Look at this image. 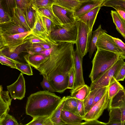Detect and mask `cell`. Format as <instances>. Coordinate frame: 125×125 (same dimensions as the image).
Wrapping results in <instances>:
<instances>
[{"mask_svg":"<svg viewBox=\"0 0 125 125\" xmlns=\"http://www.w3.org/2000/svg\"><path fill=\"white\" fill-rule=\"evenodd\" d=\"M72 42L57 43L52 48L48 59L37 70L49 81L55 92L67 89L69 73L74 67V45Z\"/></svg>","mask_w":125,"mask_h":125,"instance_id":"cell-1","label":"cell"},{"mask_svg":"<svg viewBox=\"0 0 125 125\" xmlns=\"http://www.w3.org/2000/svg\"><path fill=\"white\" fill-rule=\"evenodd\" d=\"M61 99L53 93L45 90L32 94L28 98L26 113L33 118L50 117L60 102Z\"/></svg>","mask_w":125,"mask_h":125,"instance_id":"cell-2","label":"cell"},{"mask_svg":"<svg viewBox=\"0 0 125 125\" xmlns=\"http://www.w3.org/2000/svg\"><path fill=\"white\" fill-rule=\"evenodd\" d=\"M120 56L114 52L97 48L92 61V67L89 76L92 83L112 66Z\"/></svg>","mask_w":125,"mask_h":125,"instance_id":"cell-3","label":"cell"},{"mask_svg":"<svg viewBox=\"0 0 125 125\" xmlns=\"http://www.w3.org/2000/svg\"><path fill=\"white\" fill-rule=\"evenodd\" d=\"M77 33L76 20L70 23L61 25H55L48 36L51 41L56 43L69 42L75 44Z\"/></svg>","mask_w":125,"mask_h":125,"instance_id":"cell-4","label":"cell"},{"mask_svg":"<svg viewBox=\"0 0 125 125\" xmlns=\"http://www.w3.org/2000/svg\"><path fill=\"white\" fill-rule=\"evenodd\" d=\"M77 39L75 43L76 48L83 58L88 52L92 35V31L82 21L77 19Z\"/></svg>","mask_w":125,"mask_h":125,"instance_id":"cell-5","label":"cell"},{"mask_svg":"<svg viewBox=\"0 0 125 125\" xmlns=\"http://www.w3.org/2000/svg\"><path fill=\"white\" fill-rule=\"evenodd\" d=\"M125 58L120 56L117 61L95 81L91 83L90 87V91L100 88L109 85L112 78L114 77L119 69L125 62Z\"/></svg>","mask_w":125,"mask_h":125,"instance_id":"cell-6","label":"cell"},{"mask_svg":"<svg viewBox=\"0 0 125 125\" xmlns=\"http://www.w3.org/2000/svg\"><path fill=\"white\" fill-rule=\"evenodd\" d=\"M108 87L101 99L94 104L85 114L83 117V120L87 121L98 119L104 110L108 107L109 102L108 96Z\"/></svg>","mask_w":125,"mask_h":125,"instance_id":"cell-7","label":"cell"},{"mask_svg":"<svg viewBox=\"0 0 125 125\" xmlns=\"http://www.w3.org/2000/svg\"><path fill=\"white\" fill-rule=\"evenodd\" d=\"M96 46L97 48L114 52L125 58V55L116 45L113 39V37L106 32L103 33L99 35Z\"/></svg>","mask_w":125,"mask_h":125,"instance_id":"cell-8","label":"cell"},{"mask_svg":"<svg viewBox=\"0 0 125 125\" xmlns=\"http://www.w3.org/2000/svg\"><path fill=\"white\" fill-rule=\"evenodd\" d=\"M12 98L21 100L24 97L26 92L25 82L23 74L21 73L16 81L7 86Z\"/></svg>","mask_w":125,"mask_h":125,"instance_id":"cell-9","label":"cell"},{"mask_svg":"<svg viewBox=\"0 0 125 125\" xmlns=\"http://www.w3.org/2000/svg\"><path fill=\"white\" fill-rule=\"evenodd\" d=\"M83 57L76 48L74 52V68L75 79L73 89L85 84L83 76L82 67Z\"/></svg>","mask_w":125,"mask_h":125,"instance_id":"cell-10","label":"cell"},{"mask_svg":"<svg viewBox=\"0 0 125 125\" xmlns=\"http://www.w3.org/2000/svg\"><path fill=\"white\" fill-rule=\"evenodd\" d=\"M30 32L27 31L13 35L1 33L0 35L6 46L15 50L23 44L24 39L29 34Z\"/></svg>","mask_w":125,"mask_h":125,"instance_id":"cell-11","label":"cell"},{"mask_svg":"<svg viewBox=\"0 0 125 125\" xmlns=\"http://www.w3.org/2000/svg\"><path fill=\"white\" fill-rule=\"evenodd\" d=\"M53 12L62 24L73 22L76 20L73 11L53 4L52 6Z\"/></svg>","mask_w":125,"mask_h":125,"instance_id":"cell-12","label":"cell"},{"mask_svg":"<svg viewBox=\"0 0 125 125\" xmlns=\"http://www.w3.org/2000/svg\"><path fill=\"white\" fill-rule=\"evenodd\" d=\"M105 1L104 0H91L81 2L73 10L75 19L94 8L99 6H102Z\"/></svg>","mask_w":125,"mask_h":125,"instance_id":"cell-13","label":"cell"},{"mask_svg":"<svg viewBox=\"0 0 125 125\" xmlns=\"http://www.w3.org/2000/svg\"><path fill=\"white\" fill-rule=\"evenodd\" d=\"M108 107H117L121 110L122 117L125 118V89L120 91L112 99L109 100Z\"/></svg>","mask_w":125,"mask_h":125,"instance_id":"cell-14","label":"cell"},{"mask_svg":"<svg viewBox=\"0 0 125 125\" xmlns=\"http://www.w3.org/2000/svg\"><path fill=\"white\" fill-rule=\"evenodd\" d=\"M102 7V5L97 7L76 18V20H79L84 22L86 24L90 30L92 31L98 13Z\"/></svg>","mask_w":125,"mask_h":125,"instance_id":"cell-15","label":"cell"},{"mask_svg":"<svg viewBox=\"0 0 125 125\" xmlns=\"http://www.w3.org/2000/svg\"><path fill=\"white\" fill-rule=\"evenodd\" d=\"M0 29L1 33L8 35H13L28 31L21 27L11 20L0 24Z\"/></svg>","mask_w":125,"mask_h":125,"instance_id":"cell-16","label":"cell"},{"mask_svg":"<svg viewBox=\"0 0 125 125\" xmlns=\"http://www.w3.org/2000/svg\"><path fill=\"white\" fill-rule=\"evenodd\" d=\"M11 101L8 91H0V121L9 112Z\"/></svg>","mask_w":125,"mask_h":125,"instance_id":"cell-17","label":"cell"},{"mask_svg":"<svg viewBox=\"0 0 125 125\" xmlns=\"http://www.w3.org/2000/svg\"><path fill=\"white\" fill-rule=\"evenodd\" d=\"M24 57L28 63L37 69L48 59L49 56H47L40 53L32 54L28 53L24 56Z\"/></svg>","mask_w":125,"mask_h":125,"instance_id":"cell-18","label":"cell"},{"mask_svg":"<svg viewBox=\"0 0 125 125\" xmlns=\"http://www.w3.org/2000/svg\"><path fill=\"white\" fill-rule=\"evenodd\" d=\"M60 116L66 125H81L83 120V117L63 109Z\"/></svg>","mask_w":125,"mask_h":125,"instance_id":"cell-19","label":"cell"},{"mask_svg":"<svg viewBox=\"0 0 125 125\" xmlns=\"http://www.w3.org/2000/svg\"><path fill=\"white\" fill-rule=\"evenodd\" d=\"M37 10L32 5V3L26 6L23 10L25 20L31 30L35 22Z\"/></svg>","mask_w":125,"mask_h":125,"instance_id":"cell-20","label":"cell"},{"mask_svg":"<svg viewBox=\"0 0 125 125\" xmlns=\"http://www.w3.org/2000/svg\"><path fill=\"white\" fill-rule=\"evenodd\" d=\"M23 42L38 43H47L52 45H56L57 43L51 41L48 35L30 33L25 38Z\"/></svg>","mask_w":125,"mask_h":125,"instance_id":"cell-21","label":"cell"},{"mask_svg":"<svg viewBox=\"0 0 125 125\" xmlns=\"http://www.w3.org/2000/svg\"><path fill=\"white\" fill-rule=\"evenodd\" d=\"M11 20L29 31H31L25 20L23 11L19 7L16 6L14 9L13 15L11 18Z\"/></svg>","mask_w":125,"mask_h":125,"instance_id":"cell-22","label":"cell"},{"mask_svg":"<svg viewBox=\"0 0 125 125\" xmlns=\"http://www.w3.org/2000/svg\"><path fill=\"white\" fill-rule=\"evenodd\" d=\"M90 87L85 84L78 86L70 91L71 96L83 101L90 92Z\"/></svg>","mask_w":125,"mask_h":125,"instance_id":"cell-23","label":"cell"},{"mask_svg":"<svg viewBox=\"0 0 125 125\" xmlns=\"http://www.w3.org/2000/svg\"><path fill=\"white\" fill-rule=\"evenodd\" d=\"M104 32L107 33V31L102 29L101 25L99 26L96 30L92 31L93 34H92L88 51L89 56L90 58H91L93 53L97 49L96 44L99 36L101 33Z\"/></svg>","mask_w":125,"mask_h":125,"instance_id":"cell-24","label":"cell"},{"mask_svg":"<svg viewBox=\"0 0 125 125\" xmlns=\"http://www.w3.org/2000/svg\"><path fill=\"white\" fill-rule=\"evenodd\" d=\"M109 118L107 125H122V113L119 108H111L109 109Z\"/></svg>","mask_w":125,"mask_h":125,"instance_id":"cell-25","label":"cell"},{"mask_svg":"<svg viewBox=\"0 0 125 125\" xmlns=\"http://www.w3.org/2000/svg\"><path fill=\"white\" fill-rule=\"evenodd\" d=\"M65 96L63 97L61 101L56 109L50 117V118L54 125H66L61 118V115L64 103Z\"/></svg>","mask_w":125,"mask_h":125,"instance_id":"cell-26","label":"cell"},{"mask_svg":"<svg viewBox=\"0 0 125 125\" xmlns=\"http://www.w3.org/2000/svg\"><path fill=\"white\" fill-rule=\"evenodd\" d=\"M111 14L116 30L124 38H125V21L116 11L111 10Z\"/></svg>","mask_w":125,"mask_h":125,"instance_id":"cell-27","label":"cell"},{"mask_svg":"<svg viewBox=\"0 0 125 125\" xmlns=\"http://www.w3.org/2000/svg\"><path fill=\"white\" fill-rule=\"evenodd\" d=\"M0 52L9 58L16 60L19 58V55L20 53L21 52H25L24 44L23 43L15 50L10 49L6 46Z\"/></svg>","mask_w":125,"mask_h":125,"instance_id":"cell-28","label":"cell"},{"mask_svg":"<svg viewBox=\"0 0 125 125\" xmlns=\"http://www.w3.org/2000/svg\"><path fill=\"white\" fill-rule=\"evenodd\" d=\"M124 89V86L113 77L108 87V96L109 100L112 99L120 91Z\"/></svg>","mask_w":125,"mask_h":125,"instance_id":"cell-29","label":"cell"},{"mask_svg":"<svg viewBox=\"0 0 125 125\" xmlns=\"http://www.w3.org/2000/svg\"><path fill=\"white\" fill-rule=\"evenodd\" d=\"M37 10V16L35 22L30 33L48 35L44 26L42 16Z\"/></svg>","mask_w":125,"mask_h":125,"instance_id":"cell-30","label":"cell"},{"mask_svg":"<svg viewBox=\"0 0 125 125\" xmlns=\"http://www.w3.org/2000/svg\"><path fill=\"white\" fill-rule=\"evenodd\" d=\"M37 10L42 16H45L49 19L55 25L62 24L54 14L52 6L39 8Z\"/></svg>","mask_w":125,"mask_h":125,"instance_id":"cell-31","label":"cell"},{"mask_svg":"<svg viewBox=\"0 0 125 125\" xmlns=\"http://www.w3.org/2000/svg\"><path fill=\"white\" fill-rule=\"evenodd\" d=\"M77 105V100L76 98L71 96H67L65 97L62 109L79 115Z\"/></svg>","mask_w":125,"mask_h":125,"instance_id":"cell-32","label":"cell"},{"mask_svg":"<svg viewBox=\"0 0 125 125\" xmlns=\"http://www.w3.org/2000/svg\"><path fill=\"white\" fill-rule=\"evenodd\" d=\"M81 3L77 0H56L54 4L73 11Z\"/></svg>","mask_w":125,"mask_h":125,"instance_id":"cell-33","label":"cell"},{"mask_svg":"<svg viewBox=\"0 0 125 125\" xmlns=\"http://www.w3.org/2000/svg\"><path fill=\"white\" fill-rule=\"evenodd\" d=\"M101 88L95 89L90 91L87 96L83 101L84 106L85 114L91 107L95 96Z\"/></svg>","mask_w":125,"mask_h":125,"instance_id":"cell-34","label":"cell"},{"mask_svg":"<svg viewBox=\"0 0 125 125\" xmlns=\"http://www.w3.org/2000/svg\"><path fill=\"white\" fill-rule=\"evenodd\" d=\"M23 43L24 44V48L26 52L30 54H37L45 50L39 43L25 42H23Z\"/></svg>","mask_w":125,"mask_h":125,"instance_id":"cell-35","label":"cell"},{"mask_svg":"<svg viewBox=\"0 0 125 125\" xmlns=\"http://www.w3.org/2000/svg\"><path fill=\"white\" fill-rule=\"evenodd\" d=\"M1 3L4 10L11 18L16 6V0H2Z\"/></svg>","mask_w":125,"mask_h":125,"instance_id":"cell-36","label":"cell"},{"mask_svg":"<svg viewBox=\"0 0 125 125\" xmlns=\"http://www.w3.org/2000/svg\"><path fill=\"white\" fill-rule=\"evenodd\" d=\"M27 125H54L50 117L38 116L33 118L32 120L26 124Z\"/></svg>","mask_w":125,"mask_h":125,"instance_id":"cell-37","label":"cell"},{"mask_svg":"<svg viewBox=\"0 0 125 125\" xmlns=\"http://www.w3.org/2000/svg\"><path fill=\"white\" fill-rule=\"evenodd\" d=\"M56 0H32V4L37 10L40 8L52 6Z\"/></svg>","mask_w":125,"mask_h":125,"instance_id":"cell-38","label":"cell"},{"mask_svg":"<svg viewBox=\"0 0 125 125\" xmlns=\"http://www.w3.org/2000/svg\"><path fill=\"white\" fill-rule=\"evenodd\" d=\"M18 61L7 57L0 52V63L10 67L16 69V63Z\"/></svg>","mask_w":125,"mask_h":125,"instance_id":"cell-39","label":"cell"},{"mask_svg":"<svg viewBox=\"0 0 125 125\" xmlns=\"http://www.w3.org/2000/svg\"><path fill=\"white\" fill-rule=\"evenodd\" d=\"M16 69L21 71L22 74L29 75H33V72L31 66L28 63L20 62L18 61L16 63Z\"/></svg>","mask_w":125,"mask_h":125,"instance_id":"cell-40","label":"cell"},{"mask_svg":"<svg viewBox=\"0 0 125 125\" xmlns=\"http://www.w3.org/2000/svg\"><path fill=\"white\" fill-rule=\"evenodd\" d=\"M102 6L112 7L114 8L120 6L125 8V1L122 0H107L102 5Z\"/></svg>","mask_w":125,"mask_h":125,"instance_id":"cell-41","label":"cell"},{"mask_svg":"<svg viewBox=\"0 0 125 125\" xmlns=\"http://www.w3.org/2000/svg\"><path fill=\"white\" fill-rule=\"evenodd\" d=\"M15 118L7 113L4 117L0 121V125H20Z\"/></svg>","mask_w":125,"mask_h":125,"instance_id":"cell-42","label":"cell"},{"mask_svg":"<svg viewBox=\"0 0 125 125\" xmlns=\"http://www.w3.org/2000/svg\"><path fill=\"white\" fill-rule=\"evenodd\" d=\"M41 16L44 28L48 36L55 25L48 18L44 16Z\"/></svg>","mask_w":125,"mask_h":125,"instance_id":"cell-43","label":"cell"},{"mask_svg":"<svg viewBox=\"0 0 125 125\" xmlns=\"http://www.w3.org/2000/svg\"><path fill=\"white\" fill-rule=\"evenodd\" d=\"M125 77V62L120 67L114 78L117 81H123Z\"/></svg>","mask_w":125,"mask_h":125,"instance_id":"cell-44","label":"cell"},{"mask_svg":"<svg viewBox=\"0 0 125 125\" xmlns=\"http://www.w3.org/2000/svg\"><path fill=\"white\" fill-rule=\"evenodd\" d=\"M11 18L5 11L0 2V22L5 23L11 21Z\"/></svg>","mask_w":125,"mask_h":125,"instance_id":"cell-45","label":"cell"},{"mask_svg":"<svg viewBox=\"0 0 125 125\" xmlns=\"http://www.w3.org/2000/svg\"><path fill=\"white\" fill-rule=\"evenodd\" d=\"M43 79L41 83V84L43 90H47L52 93L55 92L54 90L44 75H43Z\"/></svg>","mask_w":125,"mask_h":125,"instance_id":"cell-46","label":"cell"},{"mask_svg":"<svg viewBox=\"0 0 125 125\" xmlns=\"http://www.w3.org/2000/svg\"><path fill=\"white\" fill-rule=\"evenodd\" d=\"M74 67L70 71L69 73L68 83L67 89H73L74 81Z\"/></svg>","mask_w":125,"mask_h":125,"instance_id":"cell-47","label":"cell"},{"mask_svg":"<svg viewBox=\"0 0 125 125\" xmlns=\"http://www.w3.org/2000/svg\"><path fill=\"white\" fill-rule=\"evenodd\" d=\"M77 108L78 115L83 117L85 115L84 106L83 101L77 99Z\"/></svg>","mask_w":125,"mask_h":125,"instance_id":"cell-48","label":"cell"},{"mask_svg":"<svg viewBox=\"0 0 125 125\" xmlns=\"http://www.w3.org/2000/svg\"><path fill=\"white\" fill-rule=\"evenodd\" d=\"M108 87L102 88L101 90L97 93L94 97L91 107L101 99L104 94Z\"/></svg>","mask_w":125,"mask_h":125,"instance_id":"cell-49","label":"cell"},{"mask_svg":"<svg viewBox=\"0 0 125 125\" xmlns=\"http://www.w3.org/2000/svg\"><path fill=\"white\" fill-rule=\"evenodd\" d=\"M32 0H16V6L20 8L22 11L27 6L32 3Z\"/></svg>","mask_w":125,"mask_h":125,"instance_id":"cell-50","label":"cell"},{"mask_svg":"<svg viewBox=\"0 0 125 125\" xmlns=\"http://www.w3.org/2000/svg\"><path fill=\"white\" fill-rule=\"evenodd\" d=\"M113 39L116 45L125 55V44L119 38L113 37Z\"/></svg>","mask_w":125,"mask_h":125,"instance_id":"cell-51","label":"cell"},{"mask_svg":"<svg viewBox=\"0 0 125 125\" xmlns=\"http://www.w3.org/2000/svg\"><path fill=\"white\" fill-rule=\"evenodd\" d=\"M107 125V123H105L98 121L97 119L93 120L82 122L81 125Z\"/></svg>","mask_w":125,"mask_h":125,"instance_id":"cell-52","label":"cell"},{"mask_svg":"<svg viewBox=\"0 0 125 125\" xmlns=\"http://www.w3.org/2000/svg\"><path fill=\"white\" fill-rule=\"evenodd\" d=\"M114 9L121 17L125 21V8L120 6H117Z\"/></svg>","mask_w":125,"mask_h":125,"instance_id":"cell-53","label":"cell"},{"mask_svg":"<svg viewBox=\"0 0 125 125\" xmlns=\"http://www.w3.org/2000/svg\"><path fill=\"white\" fill-rule=\"evenodd\" d=\"M39 44L43 47L45 50L50 49L55 45H52L47 43H43Z\"/></svg>","mask_w":125,"mask_h":125,"instance_id":"cell-54","label":"cell"},{"mask_svg":"<svg viewBox=\"0 0 125 125\" xmlns=\"http://www.w3.org/2000/svg\"><path fill=\"white\" fill-rule=\"evenodd\" d=\"M6 46L3 40L0 35V51Z\"/></svg>","mask_w":125,"mask_h":125,"instance_id":"cell-55","label":"cell"},{"mask_svg":"<svg viewBox=\"0 0 125 125\" xmlns=\"http://www.w3.org/2000/svg\"><path fill=\"white\" fill-rule=\"evenodd\" d=\"M78 1H79L80 2H83L85 1H87L89 0H77Z\"/></svg>","mask_w":125,"mask_h":125,"instance_id":"cell-56","label":"cell"},{"mask_svg":"<svg viewBox=\"0 0 125 125\" xmlns=\"http://www.w3.org/2000/svg\"><path fill=\"white\" fill-rule=\"evenodd\" d=\"M2 90V88H0V91Z\"/></svg>","mask_w":125,"mask_h":125,"instance_id":"cell-57","label":"cell"},{"mask_svg":"<svg viewBox=\"0 0 125 125\" xmlns=\"http://www.w3.org/2000/svg\"><path fill=\"white\" fill-rule=\"evenodd\" d=\"M2 88V86L1 85H0V88Z\"/></svg>","mask_w":125,"mask_h":125,"instance_id":"cell-58","label":"cell"},{"mask_svg":"<svg viewBox=\"0 0 125 125\" xmlns=\"http://www.w3.org/2000/svg\"><path fill=\"white\" fill-rule=\"evenodd\" d=\"M1 31L0 30V34H1Z\"/></svg>","mask_w":125,"mask_h":125,"instance_id":"cell-59","label":"cell"},{"mask_svg":"<svg viewBox=\"0 0 125 125\" xmlns=\"http://www.w3.org/2000/svg\"><path fill=\"white\" fill-rule=\"evenodd\" d=\"M2 0H0V2H1Z\"/></svg>","mask_w":125,"mask_h":125,"instance_id":"cell-60","label":"cell"},{"mask_svg":"<svg viewBox=\"0 0 125 125\" xmlns=\"http://www.w3.org/2000/svg\"><path fill=\"white\" fill-rule=\"evenodd\" d=\"M124 0V1H125V0Z\"/></svg>","mask_w":125,"mask_h":125,"instance_id":"cell-61","label":"cell"},{"mask_svg":"<svg viewBox=\"0 0 125 125\" xmlns=\"http://www.w3.org/2000/svg\"></svg>","mask_w":125,"mask_h":125,"instance_id":"cell-62","label":"cell"}]
</instances>
